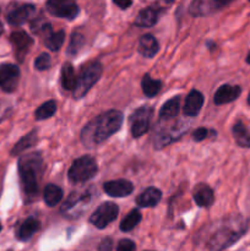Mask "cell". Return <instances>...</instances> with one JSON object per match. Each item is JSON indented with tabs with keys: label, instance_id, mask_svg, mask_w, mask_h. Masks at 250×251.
Returning <instances> with one entry per match:
<instances>
[{
	"label": "cell",
	"instance_id": "cell-1",
	"mask_svg": "<svg viewBox=\"0 0 250 251\" xmlns=\"http://www.w3.org/2000/svg\"><path fill=\"white\" fill-rule=\"evenodd\" d=\"M123 113L119 110H108L91 120L81 132V141L86 147L98 146L120 129L123 124Z\"/></svg>",
	"mask_w": 250,
	"mask_h": 251
},
{
	"label": "cell",
	"instance_id": "cell-2",
	"mask_svg": "<svg viewBox=\"0 0 250 251\" xmlns=\"http://www.w3.org/2000/svg\"><path fill=\"white\" fill-rule=\"evenodd\" d=\"M41 169L42 158L38 153H31L20 159V176L25 194L28 198H34L38 193V176Z\"/></svg>",
	"mask_w": 250,
	"mask_h": 251
},
{
	"label": "cell",
	"instance_id": "cell-3",
	"mask_svg": "<svg viewBox=\"0 0 250 251\" xmlns=\"http://www.w3.org/2000/svg\"><path fill=\"white\" fill-rule=\"evenodd\" d=\"M245 230H247V225L242 218L232 220L229 223L221 227L217 232L213 233L208 240L207 247L213 251H222L234 244L244 234Z\"/></svg>",
	"mask_w": 250,
	"mask_h": 251
},
{
	"label": "cell",
	"instance_id": "cell-4",
	"mask_svg": "<svg viewBox=\"0 0 250 251\" xmlns=\"http://www.w3.org/2000/svg\"><path fill=\"white\" fill-rule=\"evenodd\" d=\"M102 75V65L98 61H91L86 64L81 70L80 75L76 80V86L74 88V97L76 100L82 98L88 91L91 90L93 85L100 80Z\"/></svg>",
	"mask_w": 250,
	"mask_h": 251
},
{
	"label": "cell",
	"instance_id": "cell-5",
	"mask_svg": "<svg viewBox=\"0 0 250 251\" xmlns=\"http://www.w3.org/2000/svg\"><path fill=\"white\" fill-rule=\"evenodd\" d=\"M97 173V163L91 156H82L74 161L69 169V179L73 183H85Z\"/></svg>",
	"mask_w": 250,
	"mask_h": 251
},
{
	"label": "cell",
	"instance_id": "cell-6",
	"mask_svg": "<svg viewBox=\"0 0 250 251\" xmlns=\"http://www.w3.org/2000/svg\"><path fill=\"white\" fill-rule=\"evenodd\" d=\"M152 114H153V110L150 107H141L132 113L130 117V129H131L132 136L140 137L145 132H147Z\"/></svg>",
	"mask_w": 250,
	"mask_h": 251
},
{
	"label": "cell",
	"instance_id": "cell-7",
	"mask_svg": "<svg viewBox=\"0 0 250 251\" xmlns=\"http://www.w3.org/2000/svg\"><path fill=\"white\" fill-rule=\"evenodd\" d=\"M118 213H119V208H118L115 203L104 202L92 213L90 222L96 228L103 229V228L107 227L109 223H112L118 217Z\"/></svg>",
	"mask_w": 250,
	"mask_h": 251
},
{
	"label": "cell",
	"instance_id": "cell-8",
	"mask_svg": "<svg viewBox=\"0 0 250 251\" xmlns=\"http://www.w3.org/2000/svg\"><path fill=\"white\" fill-rule=\"evenodd\" d=\"M49 14L56 17L73 20L78 15V6L70 0H49L46 4Z\"/></svg>",
	"mask_w": 250,
	"mask_h": 251
},
{
	"label": "cell",
	"instance_id": "cell-9",
	"mask_svg": "<svg viewBox=\"0 0 250 251\" xmlns=\"http://www.w3.org/2000/svg\"><path fill=\"white\" fill-rule=\"evenodd\" d=\"M20 70L16 65L4 64L0 66V88L5 92H12L19 85Z\"/></svg>",
	"mask_w": 250,
	"mask_h": 251
},
{
	"label": "cell",
	"instance_id": "cell-10",
	"mask_svg": "<svg viewBox=\"0 0 250 251\" xmlns=\"http://www.w3.org/2000/svg\"><path fill=\"white\" fill-rule=\"evenodd\" d=\"M10 41H11L12 46H14L17 58H19L20 60H24V56L26 55L27 51L29 50V48H31L32 44H33V39H32L26 32L17 31L11 34Z\"/></svg>",
	"mask_w": 250,
	"mask_h": 251
},
{
	"label": "cell",
	"instance_id": "cell-11",
	"mask_svg": "<svg viewBox=\"0 0 250 251\" xmlns=\"http://www.w3.org/2000/svg\"><path fill=\"white\" fill-rule=\"evenodd\" d=\"M105 193L112 198H124V196L130 195L134 190V186L129 180L125 179H119V180L108 181L103 185Z\"/></svg>",
	"mask_w": 250,
	"mask_h": 251
},
{
	"label": "cell",
	"instance_id": "cell-12",
	"mask_svg": "<svg viewBox=\"0 0 250 251\" xmlns=\"http://www.w3.org/2000/svg\"><path fill=\"white\" fill-rule=\"evenodd\" d=\"M34 11H36V7L31 4H24L21 6L16 7L15 10H12L9 15H7V21L10 25H14V26H19V25L25 24L27 20L31 19L33 16Z\"/></svg>",
	"mask_w": 250,
	"mask_h": 251
},
{
	"label": "cell",
	"instance_id": "cell-13",
	"mask_svg": "<svg viewBox=\"0 0 250 251\" xmlns=\"http://www.w3.org/2000/svg\"><path fill=\"white\" fill-rule=\"evenodd\" d=\"M203 104V96L199 91L193 90L185 98L183 112L186 117H196Z\"/></svg>",
	"mask_w": 250,
	"mask_h": 251
},
{
	"label": "cell",
	"instance_id": "cell-14",
	"mask_svg": "<svg viewBox=\"0 0 250 251\" xmlns=\"http://www.w3.org/2000/svg\"><path fill=\"white\" fill-rule=\"evenodd\" d=\"M242 93L239 86H230V85H223L216 91L215 93V103L216 104H225V103L233 102L237 100Z\"/></svg>",
	"mask_w": 250,
	"mask_h": 251
},
{
	"label": "cell",
	"instance_id": "cell-15",
	"mask_svg": "<svg viewBox=\"0 0 250 251\" xmlns=\"http://www.w3.org/2000/svg\"><path fill=\"white\" fill-rule=\"evenodd\" d=\"M162 193L156 188H147L136 199V203L141 207H154L161 201Z\"/></svg>",
	"mask_w": 250,
	"mask_h": 251
},
{
	"label": "cell",
	"instance_id": "cell-16",
	"mask_svg": "<svg viewBox=\"0 0 250 251\" xmlns=\"http://www.w3.org/2000/svg\"><path fill=\"white\" fill-rule=\"evenodd\" d=\"M225 5V2L221 1H195L190 5V14L195 16H202V15H208L212 11Z\"/></svg>",
	"mask_w": 250,
	"mask_h": 251
},
{
	"label": "cell",
	"instance_id": "cell-17",
	"mask_svg": "<svg viewBox=\"0 0 250 251\" xmlns=\"http://www.w3.org/2000/svg\"><path fill=\"white\" fill-rule=\"evenodd\" d=\"M139 51L146 58H152L158 51V43L152 34H145L140 38Z\"/></svg>",
	"mask_w": 250,
	"mask_h": 251
},
{
	"label": "cell",
	"instance_id": "cell-18",
	"mask_svg": "<svg viewBox=\"0 0 250 251\" xmlns=\"http://www.w3.org/2000/svg\"><path fill=\"white\" fill-rule=\"evenodd\" d=\"M194 200L200 207H210L213 203V191L207 185H199L194 191Z\"/></svg>",
	"mask_w": 250,
	"mask_h": 251
},
{
	"label": "cell",
	"instance_id": "cell-19",
	"mask_svg": "<svg viewBox=\"0 0 250 251\" xmlns=\"http://www.w3.org/2000/svg\"><path fill=\"white\" fill-rule=\"evenodd\" d=\"M158 20V12L152 7H146L141 10L135 19V25L140 27H151Z\"/></svg>",
	"mask_w": 250,
	"mask_h": 251
},
{
	"label": "cell",
	"instance_id": "cell-20",
	"mask_svg": "<svg viewBox=\"0 0 250 251\" xmlns=\"http://www.w3.org/2000/svg\"><path fill=\"white\" fill-rule=\"evenodd\" d=\"M39 229V221L36 218H27L21 226H20L19 230L16 233V237L20 240H28L37 230Z\"/></svg>",
	"mask_w": 250,
	"mask_h": 251
},
{
	"label": "cell",
	"instance_id": "cell-21",
	"mask_svg": "<svg viewBox=\"0 0 250 251\" xmlns=\"http://www.w3.org/2000/svg\"><path fill=\"white\" fill-rule=\"evenodd\" d=\"M76 80L77 77H76L73 65L69 63L64 64L63 69H61V85H63L64 90L74 91L76 86Z\"/></svg>",
	"mask_w": 250,
	"mask_h": 251
},
{
	"label": "cell",
	"instance_id": "cell-22",
	"mask_svg": "<svg viewBox=\"0 0 250 251\" xmlns=\"http://www.w3.org/2000/svg\"><path fill=\"white\" fill-rule=\"evenodd\" d=\"M44 202L48 206L53 207V206H56L63 199V190H61L59 186L54 185V184H49V185L46 186L44 189Z\"/></svg>",
	"mask_w": 250,
	"mask_h": 251
},
{
	"label": "cell",
	"instance_id": "cell-23",
	"mask_svg": "<svg viewBox=\"0 0 250 251\" xmlns=\"http://www.w3.org/2000/svg\"><path fill=\"white\" fill-rule=\"evenodd\" d=\"M179 109H180V100H179V98H172L168 102L164 103L163 107L161 108V110H159V118L164 120L175 118L178 115Z\"/></svg>",
	"mask_w": 250,
	"mask_h": 251
},
{
	"label": "cell",
	"instance_id": "cell-24",
	"mask_svg": "<svg viewBox=\"0 0 250 251\" xmlns=\"http://www.w3.org/2000/svg\"><path fill=\"white\" fill-rule=\"evenodd\" d=\"M233 135L239 146L250 147V130H248L242 122L235 123L233 126Z\"/></svg>",
	"mask_w": 250,
	"mask_h": 251
},
{
	"label": "cell",
	"instance_id": "cell-25",
	"mask_svg": "<svg viewBox=\"0 0 250 251\" xmlns=\"http://www.w3.org/2000/svg\"><path fill=\"white\" fill-rule=\"evenodd\" d=\"M141 87L147 97H153L159 92L162 87V82L158 80H153L150 75H145L141 81Z\"/></svg>",
	"mask_w": 250,
	"mask_h": 251
},
{
	"label": "cell",
	"instance_id": "cell-26",
	"mask_svg": "<svg viewBox=\"0 0 250 251\" xmlns=\"http://www.w3.org/2000/svg\"><path fill=\"white\" fill-rule=\"evenodd\" d=\"M36 142H37V131L36 130H33V131H31L29 134H27L26 136L22 137V139L20 140L16 145H15L14 150L11 151V154H14V156L20 154L21 152H24L25 150H27V149H29V147L33 146Z\"/></svg>",
	"mask_w": 250,
	"mask_h": 251
},
{
	"label": "cell",
	"instance_id": "cell-27",
	"mask_svg": "<svg viewBox=\"0 0 250 251\" xmlns=\"http://www.w3.org/2000/svg\"><path fill=\"white\" fill-rule=\"evenodd\" d=\"M141 221V213L137 210H132L127 213L126 217L120 223V229L123 232H130L131 229H134L137 225Z\"/></svg>",
	"mask_w": 250,
	"mask_h": 251
},
{
	"label": "cell",
	"instance_id": "cell-28",
	"mask_svg": "<svg viewBox=\"0 0 250 251\" xmlns=\"http://www.w3.org/2000/svg\"><path fill=\"white\" fill-rule=\"evenodd\" d=\"M64 41H65V32L64 31L54 32V33L48 34V36L46 37V47L53 51L59 50L60 47L63 46Z\"/></svg>",
	"mask_w": 250,
	"mask_h": 251
},
{
	"label": "cell",
	"instance_id": "cell-29",
	"mask_svg": "<svg viewBox=\"0 0 250 251\" xmlns=\"http://www.w3.org/2000/svg\"><path fill=\"white\" fill-rule=\"evenodd\" d=\"M56 110V103L54 100H48V102L43 103L38 109L36 110L34 115H36L37 120H43L47 118H50L51 115H54Z\"/></svg>",
	"mask_w": 250,
	"mask_h": 251
},
{
	"label": "cell",
	"instance_id": "cell-30",
	"mask_svg": "<svg viewBox=\"0 0 250 251\" xmlns=\"http://www.w3.org/2000/svg\"><path fill=\"white\" fill-rule=\"evenodd\" d=\"M85 43V39H83V36L80 33H74L71 36L70 46H69V54H76L78 51V49L83 46Z\"/></svg>",
	"mask_w": 250,
	"mask_h": 251
},
{
	"label": "cell",
	"instance_id": "cell-31",
	"mask_svg": "<svg viewBox=\"0 0 250 251\" xmlns=\"http://www.w3.org/2000/svg\"><path fill=\"white\" fill-rule=\"evenodd\" d=\"M34 66H36L37 70H47L50 66V56L47 53H42L41 55L37 56L36 61H34Z\"/></svg>",
	"mask_w": 250,
	"mask_h": 251
},
{
	"label": "cell",
	"instance_id": "cell-32",
	"mask_svg": "<svg viewBox=\"0 0 250 251\" xmlns=\"http://www.w3.org/2000/svg\"><path fill=\"white\" fill-rule=\"evenodd\" d=\"M136 247H135V243L131 242L129 239H123L118 243L117 251H135Z\"/></svg>",
	"mask_w": 250,
	"mask_h": 251
},
{
	"label": "cell",
	"instance_id": "cell-33",
	"mask_svg": "<svg viewBox=\"0 0 250 251\" xmlns=\"http://www.w3.org/2000/svg\"><path fill=\"white\" fill-rule=\"evenodd\" d=\"M207 134H208L207 129H205V127H199V129H196L195 131L193 132V139L195 140V141H201V140L207 137Z\"/></svg>",
	"mask_w": 250,
	"mask_h": 251
},
{
	"label": "cell",
	"instance_id": "cell-34",
	"mask_svg": "<svg viewBox=\"0 0 250 251\" xmlns=\"http://www.w3.org/2000/svg\"><path fill=\"white\" fill-rule=\"evenodd\" d=\"M112 250V242L109 239L103 240L100 247V251H110Z\"/></svg>",
	"mask_w": 250,
	"mask_h": 251
},
{
	"label": "cell",
	"instance_id": "cell-35",
	"mask_svg": "<svg viewBox=\"0 0 250 251\" xmlns=\"http://www.w3.org/2000/svg\"><path fill=\"white\" fill-rule=\"evenodd\" d=\"M114 4L122 7V9H126V7H129L131 5V1H119V0H117V1H114Z\"/></svg>",
	"mask_w": 250,
	"mask_h": 251
},
{
	"label": "cell",
	"instance_id": "cell-36",
	"mask_svg": "<svg viewBox=\"0 0 250 251\" xmlns=\"http://www.w3.org/2000/svg\"><path fill=\"white\" fill-rule=\"evenodd\" d=\"M247 61H248V63L250 64V53L248 54V56H247Z\"/></svg>",
	"mask_w": 250,
	"mask_h": 251
},
{
	"label": "cell",
	"instance_id": "cell-37",
	"mask_svg": "<svg viewBox=\"0 0 250 251\" xmlns=\"http://www.w3.org/2000/svg\"><path fill=\"white\" fill-rule=\"evenodd\" d=\"M1 32H2V25L0 24V34H1Z\"/></svg>",
	"mask_w": 250,
	"mask_h": 251
},
{
	"label": "cell",
	"instance_id": "cell-38",
	"mask_svg": "<svg viewBox=\"0 0 250 251\" xmlns=\"http://www.w3.org/2000/svg\"><path fill=\"white\" fill-rule=\"evenodd\" d=\"M248 103L250 104V93H249V96H248Z\"/></svg>",
	"mask_w": 250,
	"mask_h": 251
},
{
	"label": "cell",
	"instance_id": "cell-39",
	"mask_svg": "<svg viewBox=\"0 0 250 251\" xmlns=\"http://www.w3.org/2000/svg\"><path fill=\"white\" fill-rule=\"evenodd\" d=\"M0 230H1V225H0Z\"/></svg>",
	"mask_w": 250,
	"mask_h": 251
}]
</instances>
